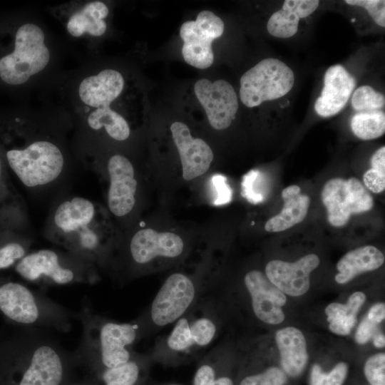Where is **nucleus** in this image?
I'll list each match as a JSON object with an SVG mask.
<instances>
[{"instance_id":"obj_21","label":"nucleus","mask_w":385,"mask_h":385,"mask_svg":"<svg viewBox=\"0 0 385 385\" xmlns=\"http://www.w3.org/2000/svg\"><path fill=\"white\" fill-rule=\"evenodd\" d=\"M63 376L61 360L48 346L37 348L19 385H59Z\"/></svg>"},{"instance_id":"obj_29","label":"nucleus","mask_w":385,"mask_h":385,"mask_svg":"<svg viewBox=\"0 0 385 385\" xmlns=\"http://www.w3.org/2000/svg\"><path fill=\"white\" fill-rule=\"evenodd\" d=\"M366 188L374 193L385 189V147H381L371 158V168L363 176Z\"/></svg>"},{"instance_id":"obj_36","label":"nucleus","mask_w":385,"mask_h":385,"mask_svg":"<svg viewBox=\"0 0 385 385\" xmlns=\"http://www.w3.org/2000/svg\"><path fill=\"white\" fill-rule=\"evenodd\" d=\"M25 255L23 245L16 241H8L0 245V270L13 265Z\"/></svg>"},{"instance_id":"obj_13","label":"nucleus","mask_w":385,"mask_h":385,"mask_svg":"<svg viewBox=\"0 0 385 385\" xmlns=\"http://www.w3.org/2000/svg\"><path fill=\"white\" fill-rule=\"evenodd\" d=\"M110 185L108 205L110 211L118 217L128 214L135 203L137 180L134 168L125 156L116 154L108 163Z\"/></svg>"},{"instance_id":"obj_44","label":"nucleus","mask_w":385,"mask_h":385,"mask_svg":"<svg viewBox=\"0 0 385 385\" xmlns=\"http://www.w3.org/2000/svg\"><path fill=\"white\" fill-rule=\"evenodd\" d=\"M170 385H180V384H170Z\"/></svg>"},{"instance_id":"obj_7","label":"nucleus","mask_w":385,"mask_h":385,"mask_svg":"<svg viewBox=\"0 0 385 385\" xmlns=\"http://www.w3.org/2000/svg\"><path fill=\"white\" fill-rule=\"evenodd\" d=\"M224 29L222 20L207 10L200 11L195 21L183 23L180 36L185 61L197 68H209L214 61L212 43L222 35Z\"/></svg>"},{"instance_id":"obj_40","label":"nucleus","mask_w":385,"mask_h":385,"mask_svg":"<svg viewBox=\"0 0 385 385\" xmlns=\"http://www.w3.org/2000/svg\"><path fill=\"white\" fill-rule=\"evenodd\" d=\"M378 323L370 319L366 316L360 322L356 334L355 340L359 344L367 343L378 331Z\"/></svg>"},{"instance_id":"obj_16","label":"nucleus","mask_w":385,"mask_h":385,"mask_svg":"<svg viewBox=\"0 0 385 385\" xmlns=\"http://www.w3.org/2000/svg\"><path fill=\"white\" fill-rule=\"evenodd\" d=\"M138 334V327L133 324L105 323L100 332L101 361L107 368H113L130 360L128 349Z\"/></svg>"},{"instance_id":"obj_32","label":"nucleus","mask_w":385,"mask_h":385,"mask_svg":"<svg viewBox=\"0 0 385 385\" xmlns=\"http://www.w3.org/2000/svg\"><path fill=\"white\" fill-rule=\"evenodd\" d=\"M348 373L346 363L337 364L329 372L322 371L321 366L315 364L310 372V385H343Z\"/></svg>"},{"instance_id":"obj_19","label":"nucleus","mask_w":385,"mask_h":385,"mask_svg":"<svg viewBox=\"0 0 385 385\" xmlns=\"http://www.w3.org/2000/svg\"><path fill=\"white\" fill-rule=\"evenodd\" d=\"M0 309L9 318L21 324H31L38 317V309L31 291L16 282L0 287Z\"/></svg>"},{"instance_id":"obj_5","label":"nucleus","mask_w":385,"mask_h":385,"mask_svg":"<svg viewBox=\"0 0 385 385\" xmlns=\"http://www.w3.org/2000/svg\"><path fill=\"white\" fill-rule=\"evenodd\" d=\"M294 83V74L287 65L277 58H265L242 76L240 98L247 107H256L283 97Z\"/></svg>"},{"instance_id":"obj_38","label":"nucleus","mask_w":385,"mask_h":385,"mask_svg":"<svg viewBox=\"0 0 385 385\" xmlns=\"http://www.w3.org/2000/svg\"><path fill=\"white\" fill-rule=\"evenodd\" d=\"M349 5L366 9L373 20L380 26L385 27V1L384 0H346Z\"/></svg>"},{"instance_id":"obj_2","label":"nucleus","mask_w":385,"mask_h":385,"mask_svg":"<svg viewBox=\"0 0 385 385\" xmlns=\"http://www.w3.org/2000/svg\"><path fill=\"white\" fill-rule=\"evenodd\" d=\"M210 289L200 285L185 273L171 274L160 287L145 314V332L153 333L175 323Z\"/></svg>"},{"instance_id":"obj_34","label":"nucleus","mask_w":385,"mask_h":385,"mask_svg":"<svg viewBox=\"0 0 385 385\" xmlns=\"http://www.w3.org/2000/svg\"><path fill=\"white\" fill-rule=\"evenodd\" d=\"M286 374L279 368L271 366L263 372L244 377L240 385H284Z\"/></svg>"},{"instance_id":"obj_11","label":"nucleus","mask_w":385,"mask_h":385,"mask_svg":"<svg viewBox=\"0 0 385 385\" xmlns=\"http://www.w3.org/2000/svg\"><path fill=\"white\" fill-rule=\"evenodd\" d=\"M244 284L250 295L252 309L258 319L270 324L284 321L282 307L286 304L287 297L265 274L257 270L249 271L244 277Z\"/></svg>"},{"instance_id":"obj_9","label":"nucleus","mask_w":385,"mask_h":385,"mask_svg":"<svg viewBox=\"0 0 385 385\" xmlns=\"http://www.w3.org/2000/svg\"><path fill=\"white\" fill-rule=\"evenodd\" d=\"M95 215V205L91 200L75 197L63 201L57 207L53 215V222L59 232L79 237L83 247L92 249L98 242L97 235L91 227Z\"/></svg>"},{"instance_id":"obj_3","label":"nucleus","mask_w":385,"mask_h":385,"mask_svg":"<svg viewBox=\"0 0 385 385\" xmlns=\"http://www.w3.org/2000/svg\"><path fill=\"white\" fill-rule=\"evenodd\" d=\"M44 40V33L38 26H21L16 34L14 51L0 59L1 79L8 84L19 85L42 71L50 60Z\"/></svg>"},{"instance_id":"obj_31","label":"nucleus","mask_w":385,"mask_h":385,"mask_svg":"<svg viewBox=\"0 0 385 385\" xmlns=\"http://www.w3.org/2000/svg\"><path fill=\"white\" fill-rule=\"evenodd\" d=\"M140 374V367L135 361L107 369L103 374L106 385H135Z\"/></svg>"},{"instance_id":"obj_30","label":"nucleus","mask_w":385,"mask_h":385,"mask_svg":"<svg viewBox=\"0 0 385 385\" xmlns=\"http://www.w3.org/2000/svg\"><path fill=\"white\" fill-rule=\"evenodd\" d=\"M385 104L384 96L369 86L356 88L351 97V105L354 110L360 112L379 111Z\"/></svg>"},{"instance_id":"obj_10","label":"nucleus","mask_w":385,"mask_h":385,"mask_svg":"<svg viewBox=\"0 0 385 385\" xmlns=\"http://www.w3.org/2000/svg\"><path fill=\"white\" fill-rule=\"evenodd\" d=\"M184 250V242L180 235L150 228L138 231L130 242V256L140 266H147L160 260H175L182 256Z\"/></svg>"},{"instance_id":"obj_39","label":"nucleus","mask_w":385,"mask_h":385,"mask_svg":"<svg viewBox=\"0 0 385 385\" xmlns=\"http://www.w3.org/2000/svg\"><path fill=\"white\" fill-rule=\"evenodd\" d=\"M212 183L215 191V205H223L232 200V192L227 183L226 178L222 175H215L212 178Z\"/></svg>"},{"instance_id":"obj_6","label":"nucleus","mask_w":385,"mask_h":385,"mask_svg":"<svg viewBox=\"0 0 385 385\" xmlns=\"http://www.w3.org/2000/svg\"><path fill=\"white\" fill-rule=\"evenodd\" d=\"M322 200L327 211L329 224L344 226L354 214L367 212L373 207L372 196L356 178H334L324 185Z\"/></svg>"},{"instance_id":"obj_35","label":"nucleus","mask_w":385,"mask_h":385,"mask_svg":"<svg viewBox=\"0 0 385 385\" xmlns=\"http://www.w3.org/2000/svg\"><path fill=\"white\" fill-rule=\"evenodd\" d=\"M364 375L371 385H385V354L369 357L364 367Z\"/></svg>"},{"instance_id":"obj_43","label":"nucleus","mask_w":385,"mask_h":385,"mask_svg":"<svg viewBox=\"0 0 385 385\" xmlns=\"http://www.w3.org/2000/svg\"><path fill=\"white\" fill-rule=\"evenodd\" d=\"M374 345L377 348H384L385 346V337L383 334L377 333L373 337Z\"/></svg>"},{"instance_id":"obj_1","label":"nucleus","mask_w":385,"mask_h":385,"mask_svg":"<svg viewBox=\"0 0 385 385\" xmlns=\"http://www.w3.org/2000/svg\"><path fill=\"white\" fill-rule=\"evenodd\" d=\"M217 315L215 302L207 293L175 322L167 335L156 342L152 356L178 361L207 353L217 335Z\"/></svg>"},{"instance_id":"obj_22","label":"nucleus","mask_w":385,"mask_h":385,"mask_svg":"<svg viewBox=\"0 0 385 385\" xmlns=\"http://www.w3.org/2000/svg\"><path fill=\"white\" fill-rule=\"evenodd\" d=\"M318 0H286L282 8L269 19L267 29L273 36L289 38L298 31L300 19L312 14L319 6Z\"/></svg>"},{"instance_id":"obj_23","label":"nucleus","mask_w":385,"mask_h":385,"mask_svg":"<svg viewBox=\"0 0 385 385\" xmlns=\"http://www.w3.org/2000/svg\"><path fill=\"white\" fill-rule=\"evenodd\" d=\"M282 197L284 200L282 210L267 221L265 229L267 232H282L302 222L307 217L310 200L308 195L301 193L298 185L285 188Z\"/></svg>"},{"instance_id":"obj_33","label":"nucleus","mask_w":385,"mask_h":385,"mask_svg":"<svg viewBox=\"0 0 385 385\" xmlns=\"http://www.w3.org/2000/svg\"><path fill=\"white\" fill-rule=\"evenodd\" d=\"M193 385H234L231 378L217 376L212 362L207 353L193 378Z\"/></svg>"},{"instance_id":"obj_24","label":"nucleus","mask_w":385,"mask_h":385,"mask_svg":"<svg viewBox=\"0 0 385 385\" xmlns=\"http://www.w3.org/2000/svg\"><path fill=\"white\" fill-rule=\"evenodd\" d=\"M384 262V254L376 247L366 245L346 253L337 262L339 273L335 281L339 284H346L358 274L375 270Z\"/></svg>"},{"instance_id":"obj_18","label":"nucleus","mask_w":385,"mask_h":385,"mask_svg":"<svg viewBox=\"0 0 385 385\" xmlns=\"http://www.w3.org/2000/svg\"><path fill=\"white\" fill-rule=\"evenodd\" d=\"M16 270L22 277L30 281L45 275L57 284H64L71 282L74 277L73 271L63 267L57 254L51 250H41L24 256L16 264Z\"/></svg>"},{"instance_id":"obj_26","label":"nucleus","mask_w":385,"mask_h":385,"mask_svg":"<svg viewBox=\"0 0 385 385\" xmlns=\"http://www.w3.org/2000/svg\"><path fill=\"white\" fill-rule=\"evenodd\" d=\"M366 300L365 294L356 292L346 304L333 302L325 309L330 331L338 335H348L356 322V316Z\"/></svg>"},{"instance_id":"obj_37","label":"nucleus","mask_w":385,"mask_h":385,"mask_svg":"<svg viewBox=\"0 0 385 385\" xmlns=\"http://www.w3.org/2000/svg\"><path fill=\"white\" fill-rule=\"evenodd\" d=\"M261 174L259 171L251 170L244 176L242 183V195L253 204L260 202L264 199V196L257 190Z\"/></svg>"},{"instance_id":"obj_20","label":"nucleus","mask_w":385,"mask_h":385,"mask_svg":"<svg viewBox=\"0 0 385 385\" xmlns=\"http://www.w3.org/2000/svg\"><path fill=\"white\" fill-rule=\"evenodd\" d=\"M275 340L280 353L282 371L292 377L299 376L308 361L304 334L299 329L288 327L277 332Z\"/></svg>"},{"instance_id":"obj_25","label":"nucleus","mask_w":385,"mask_h":385,"mask_svg":"<svg viewBox=\"0 0 385 385\" xmlns=\"http://www.w3.org/2000/svg\"><path fill=\"white\" fill-rule=\"evenodd\" d=\"M108 12V8L103 2H89L70 16L66 24L67 31L74 37H80L86 33L94 36H102L107 28L103 19Z\"/></svg>"},{"instance_id":"obj_12","label":"nucleus","mask_w":385,"mask_h":385,"mask_svg":"<svg viewBox=\"0 0 385 385\" xmlns=\"http://www.w3.org/2000/svg\"><path fill=\"white\" fill-rule=\"evenodd\" d=\"M319 265L315 254L307 255L294 262L272 260L265 267V275L284 294L298 297L309 289L310 273Z\"/></svg>"},{"instance_id":"obj_8","label":"nucleus","mask_w":385,"mask_h":385,"mask_svg":"<svg viewBox=\"0 0 385 385\" xmlns=\"http://www.w3.org/2000/svg\"><path fill=\"white\" fill-rule=\"evenodd\" d=\"M194 91L210 125L216 130L227 128L238 110L237 96L232 85L222 79L211 82L201 78L195 83Z\"/></svg>"},{"instance_id":"obj_41","label":"nucleus","mask_w":385,"mask_h":385,"mask_svg":"<svg viewBox=\"0 0 385 385\" xmlns=\"http://www.w3.org/2000/svg\"><path fill=\"white\" fill-rule=\"evenodd\" d=\"M366 317L370 319L379 324L385 317L384 303H377L374 304L369 310Z\"/></svg>"},{"instance_id":"obj_42","label":"nucleus","mask_w":385,"mask_h":385,"mask_svg":"<svg viewBox=\"0 0 385 385\" xmlns=\"http://www.w3.org/2000/svg\"><path fill=\"white\" fill-rule=\"evenodd\" d=\"M8 191V184L4 174L2 163L0 158V197L4 196Z\"/></svg>"},{"instance_id":"obj_4","label":"nucleus","mask_w":385,"mask_h":385,"mask_svg":"<svg viewBox=\"0 0 385 385\" xmlns=\"http://www.w3.org/2000/svg\"><path fill=\"white\" fill-rule=\"evenodd\" d=\"M6 158L16 176L29 188L54 181L64 165L61 150L47 140L33 142L22 149H9L6 152Z\"/></svg>"},{"instance_id":"obj_27","label":"nucleus","mask_w":385,"mask_h":385,"mask_svg":"<svg viewBox=\"0 0 385 385\" xmlns=\"http://www.w3.org/2000/svg\"><path fill=\"white\" fill-rule=\"evenodd\" d=\"M87 121L93 130H100L103 127L107 133L115 140H124L130 135L127 121L110 106L95 108L89 113Z\"/></svg>"},{"instance_id":"obj_17","label":"nucleus","mask_w":385,"mask_h":385,"mask_svg":"<svg viewBox=\"0 0 385 385\" xmlns=\"http://www.w3.org/2000/svg\"><path fill=\"white\" fill-rule=\"evenodd\" d=\"M123 87L124 79L120 72L105 69L85 78L79 85L78 96L88 107H108L120 96Z\"/></svg>"},{"instance_id":"obj_14","label":"nucleus","mask_w":385,"mask_h":385,"mask_svg":"<svg viewBox=\"0 0 385 385\" xmlns=\"http://www.w3.org/2000/svg\"><path fill=\"white\" fill-rule=\"evenodd\" d=\"M170 130L180 155L183 179L192 180L205 173L214 158L210 145L200 138L192 137L189 128L183 123H173Z\"/></svg>"},{"instance_id":"obj_15","label":"nucleus","mask_w":385,"mask_h":385,"mask_svg":"<svg viewBox=\"0 0 385 385\" xmlns=\"http://www.w3.org/2000/svg\"><path fill=\"white\" fill-rule=\"evenodd\" d=\"M356 86L354 78L341 65L330 66L324 77V87L314 109L322 117L339 113L347 103Z\"/></svg>"},{"instance_id":"obj_28","label":"nucleus","mask_w":385,"mask_h":385,"mask_svg":"<svg viewBox=\"0 0 385 385\" xmlns=\"http://www.w3.org/2000/svg\"><path fill=\"white\" fill-rule=\"evenodd\" d=\"M351 128L361 140L379 138L385 132V114L381 111L359 112L353 115Z\"/></svg>"}]
</instances>
